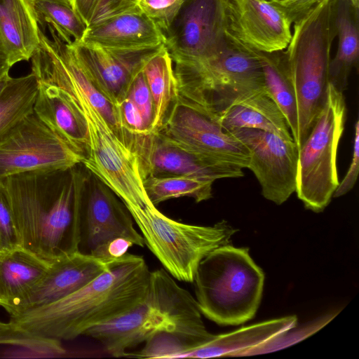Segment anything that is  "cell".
Here are the masks:
<instances>
[{"mask_svg":"<svg viewBox=\"0 0 359 359\" xmlns=\"http://www.w3.org/2000/svg\"><path fill=\"white\" fill-rule=\"evenodd\" d=\"M37 74L40 80L62 89L83 120L89 140L83 163L86 170L109 187L125 206L148 201L137 154L116 135L86 95L60 72L44 62L39 63Z\"/></svg>","mask_w":359,"mask_h":359,"instance_id":"5b68a950","label":"cell"},{"mask_svg":"<svg viewBox=\"0 0 359 359\" xmlns=\"http://www.w3.org/2000/svg\"><path fill=\"white\" fill-rule=\"evenodd\" d=\"M34 7L42 30L48 25L51 26L57 35L68 44L81 40L86 26L70 5L34 0Z\"/></svg>","mask_w":359,"mask_h":359,"instance_id":"83f0119b","label":"cell"},{"mask_svg":"<svg viewBox=\"0 0 359 359\" xmlns=\"http://www.w3.org/2000/svg\"><path fill=\"white\" fill-rule=\"evenodd\" d=\"M38 92L35 74L9 77L0 93V140L23 118L34 112Z\"/></svg>","mask_w":359,"mask_h":359,"instance_id":"484cf974","label":"cell"},{"mask_svg":"<svg viewBox=\"0 0 359 359\" xmlns=\"http://www.w3.org/2000/svg\"><path fill=\"white\" fill-rule=\"evenodd\" d=\"M11 67L7 62L4 55L0 53V81L9 76Z\"/></svg>","mask_w":359,"mask_h":359,"instance_id":"f35d334b","label":"cell"},{"mask_svg":"<svg viewBox=\"0 0 359 359\" xmlns=\"http://www.w3.org/2000/svg\"><path fill=\"white\" fill-rule=\"evenodd\" d=\"M248 149V169L262 188V194L277 205L285 202L295 192L298 148L293 140L254 128L229 132Z\"/></svg>","mask_w":359,"mask_h":359,"instance_id":"7c38bea8","label":"cell"},{"mask_svg":"<svg viewBox=\"0 0 359 359\" xmlns=\"http://www.w3.org/2000/svg\"><path fill=\"white\" fill-rule=\"evenodd\" d=\"M81 176L74 167L0 180L20 247L49 264L78 251Z\"/></svg>","mask_w":359,"mask_h":359,"instance_id":"6da1fadb","label":"cell"},{"mask_svg":"<svg viewBox=\"0 0 359 359\" xmlns=\"http://www.w3.org/2000/svg\"><path fill=\"white\" fill-rule=\"evenodd\" d=\"M249 48L259 60L265 89L283 113L294 141L297 133V104L286 52L267 53Z\"/></svg>","mask_w":359,"mask_h":359,"instance_id":"cb8c5ba5","label":"cell"},{"mask_svg":"<svg viewBox=\"0 0 359 359\" xmlns=\"http://www.w3.org/2000/svg\"><path fill=\"white\" fill-rule=\"evenodd\" d=\"M9 77H10V76H8L4 78V79H2L1 81H0V93L2 92L3 89L4 88Z\"/></svg>","mask_w":359,"mask_h":359,"instance_id":"ab89813d","label":"cell"},{"mask_svg":"<svg viewBox=\"0 0 359 359\" xmlns=\"http://www.w3.org/2000/svg\"><path fill=\"white\" fill-rule=\"evenodd\" d=\"M234 0H184L170 27L165 46L175 63L203 62L227 46Z\"/></svg>","mask_w":359,"mask_h":359,"instance_id":"ba28073f","label":"cell"},{"mask_svg":"<svg viewBox=\"0 0 359 359\" xmlns=\"http://www.w3.org/2000/svg\"><path fill=\"white\" fill-rule=\"evenodd\" d=\"M113 259L104 260L79 251L57 259L50 264L45 276L15 314L68 296L106 271Z\"/></svg>","mask_w":359,"mask_h":359,"instance_id":"2e32d148","label":"cell"},{"mask_svg":"<svg viewBox=\"0 0 359 359\" xmlns=\"http://www.w3.org/2000/svg\"><path fill=\"white\" fill-rule=\"evenodd\" d=\"M355 7L359 8V0H351Z\"/></svg>","mask_w":359,"mask_h":359,"instance_id":"b9f144b4","label":"cell"},{"mask_svg":"<svg viewBox=\"0 0 359 359\" xmlns=\"http://www.w3.org/2000/svg\"><path fill=\"white\" fill-rule=\"evenodd\" d=\"M297 320L295 316H285L243 327L229 333L215 334L196 351L193 358L239 356L242 352L295 327Z\"/></svg>","mask_w":359,"mask_h":359,"instance_id":"603a6c76","label":"cell"},{"mask_svg":"<svg viewBox=\"0 0 359 359\" xmlns=\"http://www.w3.org/2000/svg\"><path fill=\"white\" fill-rule=\"evenodd\" d=\"M291 22L266 0H234L231 34L255 50H285L291 39Z\"/></svg>","mask_w":359,"mask_h":359,"instance_id":"9a60e30c","label":"cell"},{"mask_svg":"<svg viewBox=\"0 0 359 359\" xmlns=\"http://www.w3.org/2000/svg\"><path fill=\"white\" fill-rule=\"evenodd\" d=\"M264 282V273L249 249L227 244L199 262L192 283L202 314L220 325H237L255 316Z\"/></svg>","mask_w":359,"mask_h":359,"instance_id":"277c9868","label":"cell"},{"mask_svg":"<svg viewBox=\"0 0 359 359\" xmlns=\"http://www.w3.org/2000/svg\"><path fill=\"white\" fill-rule=\"evenodd\" d=\"M184 0H140L141 12L164 33L177 15Z\"/></svg>","mask_w":359,"mask_h":359,"instance_id":"1f68e13d","label":"cell"},{"mask_svg":"<svg viewBox=\"0 0 359 359\" xmlns=\"http://www.w3.org/2000/svg\"><path fill=\"white\" fill-rule=\"evenodd\" d=\"M78 251L111 260L110 244L118 238L143 248L144 241L126 207L115 193L88 171L81 174Z\"/></svg>","mask_w":359,"mask_h":359,"instance_id":"9c48e42d","label":"cell"},{"mask_svg":"<svg viewBox=\"0 0 359 359\" xmlns=\"http://www.w3.org/2000/svg\"><path fill=\"white\" fill-rule=\"evenodd\" d=\"M113 49H135L165 44L162 31L142 13L114 16L86 27L80 41Z\"/></svg>","mask_w":359,"mask_h":359,"instance_id":"e0dca14e","label":"cell"},{"mask_svg":"<svg viewBox=\"0 0 359 359\" xmlns=\"http://www.w3.org/2000/svg\"><path fill=\"white\" fill-rule=\"evenodd\" d=\"M196 299L180 287L165 269L151 271L144 298L124 314L94 327L84 335L98 341L114 357H125L128 350L161 332L208 338Z\"/></svg>","mask_w":359,"mask_h":359,"instance_id":"3957f363","label":"cell"},{"mask_svg":"<svg viewBox=\"0 0 359 359\" xmlns=\"http://www.w3.org/2000/svg\"><path fill=\"white\" fill-rule=\"evenodd\" d=\"M346 117L344 94L329 83L324 105L298 149L295 192L316 212L327 206L339 183L337 158Z\"/></svg>","mask_w":359,"mask_h":359,"instance_id":"52a82bcc","label":"cell"},{"mask_svg":"<svg viewBox=\"0 0 359 359\" xmlns=\"http://www.w3.org/2000/svg\"><path fill=\"white\" fill-rule=\"evenodd\" d=\"M116 106L122 126L129 135L136 137L150 134L140 112L130 99H122Z\"/></svg>","mask_w":359,"mask_h":359,"instance_id":"e575fe53","label":"cell"},{"mask_svg":"<svg viewBox=\"0 0 359 359\" xmlns=\"http://www.w3.org/2000/svg\"><path fill=\"white\" fill-rule=\"evenodd\" d=\"M156 133L207 158L242 169L248 168V149L223 129L214 111L179 93Z\"/></svg>","mask_w":359,"mask_h":359,"instance_id":"30bf717a","label":"cell"},{"mask_svg":"<svg viewBox=\"0 0 359 359\" xmlns=\"http://www.w3.org/2000/svg\"><path fill=\"white\" fill-rule=\"evenodd\" d=\"M84 159L33 112L0 140V180L29 172L67 170Z\"/></svg>","mask_w":359,"mask_h":359,"instance_id":"8fae6325","label":"cell"},{"mask_svg":"<svg viewBox=\"0 0 359 359\" xmlns=\"http://www.w3.org/2000/svg\"><path fill=\"white\" fill-rule=\"evenodd\" d=\"M39 1H55L61 4H64L66 5H70L69 0H39Z\"/></svg>","mask_w":359,"mask_h":359,"instance_id":"60d3db41","label":"cell"},{"mask_svg":"<svg viewBox=\"0 0 359 359\" xmlns=\"http://www.w3.org/2000/svg\"><path fill=\"white\" fill-rule=\"evenodd\" d=\"M330 320V318H328L327 319L325 318L322 320L316 321L313 324L300 328L297 331H294V327L276 335L273 338L259 346L242 352L240 353L239 356L252 355L271 352L284 348L285 346H290L297 341L304 339L309 335L312 334Z\"/></svg>","mask_w":359,"mask_h":359,"instance_id":"f546056e","label":"cell"},{"mask_svg":"<svg viewBox=\"0 0 359 359\" xmlns=\"http://www.w3.org/2000/svg\"><path fill=\"white\" fill-rule=\"evenodd\" d=\"M0 345H9L28 351L60 356L65 353L60 341L34 336L11 321H0Z\"/></svg>","mask_w":359,"mask_h":359,"instance_id":"f1b7e54d","label":"cell"},{"mask_svg":"<svg viewBox=\"0 0 359 359\" xmlns=\"http://www.w3.org/2000/svg\"><path fill=\"white\" fill-rule=\"evenodd\" d=\"M217 118L226 132L254 128L293 140L286 119L266 90L229 105L217 114Z\"/></svg>","mask_w":359,"mask_h":359,"instance_id":"44dd1931","label":"cell"},{"mask_svg":"<svg viewBox=\"0 0 359 359\" xmlns=\"http://www.w3.org/2000/svg\"><path fill=\"white\" fill-rule=\"evenodd\" d=\"M40 30L34 0H0V53L11 67L31 59Z\"/></svg>","mask_w":359,"mask_h":359,"instance_id":"ac0fdd59","label":"cell"},{"mask_svg":"<svg viewBox=\"0 0 359 359\" xmlns=\"http://www.w3.org/2000/svg\"><path fill=\"white\" fill-rule=\"evenodd\" d=\"M125 97L130 99L137 108L151 133L155 117L154 102L142 70L132 79Z\"/></svg>","mask_w":359,"mask_h":359,"instance_id":"4dcf8cb0","label":"cell"},{"mask_svg":"<svg viewBox=\"0 0 359 359\" xmlns=\"http://www.w3.org/2000/svg\"><path fill=\"white\" fill-rule=\"evenodd\" d=\"M213 182L182 175L148 176L143 186L150 201L156 205L170 198H193L196 203L212 197Z\"/></svg>","mask_w":359,"mask_h":359,"instance_id":"4316f807","label":"cell"},{"mask_svg":"<svg viewBox=\"0 0 359 359\" xmlns=\"http://www.w3.org/2000/svg\"><path fill=\"white\" fill-rule=\"evenodd\" d=\"M277 7L291 23L304 18L323 0H266Z\"/></svg>","mask_w":359,"mask_h":359,"instance_id":"8d00e7d4","label":"cell"},{"mask_svg":"<svg viewBox=\"0 0 359 359\" xmlns=\"http://www.w3.org/2000/svg\"><path fill=\"white\" fill-rule=\"evenodd\" d=\"M140 1V0H97L87 27L114 16L142 13Z\"/></svg>","mask_w":359,"mask_h":359,"instance_id":"836d02e7","label":"cell"},{"mask_svg":"<svg viewBox=\"0 0 359 359\" xmlns=\"http://www.w3.org/2000/svg\"><path fill=\"white\" fill-rule=\"evenodd\" d=\"M285 50L297 112L298 149L308 136L327 95L330 50L337 30L332 0H323L294 23Z\"/></svg>","mask_w":359,"mask_h":359,"instance_id":"8992f818","label":"cell"},{"mask_svg":"<svg viewBox=\"0 0 359 359\" xmlns=\"http://www.w3.org/2000/svg\"><path fill=\"white\" fill-rule=\"evenodd\" d=\"M1 299H0V306H1Z\"/></svg>","mask_w":359,"mask_h":359,"instance_id":"7bdbcfd3","label":"cell"},{"mask_svg":"<svg viewBox=\"0 0 359 359\" xmlns=\"http://www.w3.org/2000/svg\"><path fill=\"white\" fill-rule=\"evenodd\" d=\"M76 53L91 80L116 104L125 98L133 77L165 44L135 49H113L72 41Z\"/></svg>","mask_w":359,"mask_h":359,"instance_id":"5bb4252c","label":"cell"},{"mask_svg":"<svg viewBox=\"0 0 359 359\" xmlns=\"http://www.w3.org/2000/svg\"><path fill=\"white\" fill-rule=\"evenodd\" d=\"M138 139L135 151L144 179L148 176L182 175L214 182L244 175L242 168L207 158L158 133Z\"/></svg>","mask_w":359,"mask_h":359,"instance_id":"4fadbf2b","label":"cell"},{"mask_svg":"<svg viewBox=\"0 0 359 359\" xmlns=\"http://www.w3.org/2000/svg\"><path fill=\"white\" fill-rule=\"evenodd\" d=\"M50 264L22 248L0 259L1 306L18 313L46 273Z\"/></svg>","mask_w":359,"mask_h":359,"instance_id":"ffe728a7","label":"cell"},{"mask_svg":"<svg viewBox=\"0 0 359 359\" xmlns=\"http://www.w3.org/2000/svg\"><path fill=\"white\" fill-rule=\"evenodd\" d=\"M69 4L87 27L97 0H69Z\"/></svg>","mask_w":359,"mask_h":359,"instance_id":"74e56055","label":"cell"},{"mask_svg":"<svg viewBox=\"0 0 359 359\" xmlns=\"http://www.w3.org/2000/svg\"><path fill=\"white\" fill-rule=\"evenodd\" d=\"M151 271L143 257L126 252L83 287L50 304L11 316L34 336L71 340L130 310L144 297Z\"/></svg>","mask_w":359,"mask_h":359,"instance_id":"7a4b0ae2","label":"cell"},{"mask_svg":"<svg viewBox=\"0 0 359 359\" xmlns=\"http://www.w3.org/2000/svg\"><path fill=\"white\" fill-rule=\"evenodd\" d=\"M37 81L34 114L86 157L89 147L87 128L69 96L55 84L39 79Z\"/></svg>","mask_w":359,"mask_h":359,"instance_id":"d6986e66","label":"cell"},{"mask_svg":"<svg viewBox=\"0 0 359 359\" xmlns=\"http://www.w3.org/2000/svg\"><path fill=\"white\" fill-rule=\"evenodd\" d=\"M19 248L20 240L12 210L0 186V259Z\"/></svg>","mask_w":359,"mask_h":359,"instance_id":"d6a6232c","label":"cell"},{"mask_svg":"<svg viewBox=\"0 0 359 359\" xmlns=\"http://www.w3.org/2000/svg\"><path fill=\"white\" fill-rule=\"evenodd\" d=\"M172 63L170 53L164 46L148 60L142 69L154 107L155 117L151 133L161 129L178 95Z\"/></svg>","mask_w":359,"mask_h":359,"instance_id":"d4e9b609","label":"cell"},{"mask_svg":"<svg viewBox=\"0 0 359 359\" xmlns=\"http://www.w3.org/2000/svg\"><path fill=\"white\" fill-rule=\"evenodd\" d=\"M351 162L342 181L339 183L333 197H340L349 192L354 187L359 170V122L354 126V141Z\"/></svg>","mask_w":359,"mask_h":359,"instance_id":"d590c367","label":"cell"},{"mask_svg":"<svg viewBox=\"0 0 359 359\" xmlns=\"http://www.w3.org/2000/svg\"><path fill=\"white\" fill-rule=\"evenodd\" d=\"M338 48L330 60L328 80L338 91L348 88L350 73L357 67L359 54V8L351 0H332Z\"/></svg>","mask_w":359,"mask_h":359,"instance_id":"7402d4cb","label":"cell"}]
</instances>
